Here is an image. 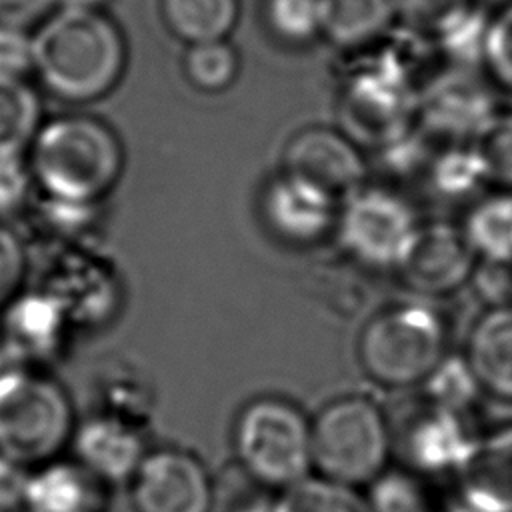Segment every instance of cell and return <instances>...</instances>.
I'll use <instances>...</instances> for the list:
<instances>
[{
    "mask_svg": "<svg viewBox=\"0 0 512 512\" xmlns=\"http://www.w3.org/2000/svg\"><path fill=\"white\" fill-rule=\"evenodd\" d=\"M30 264L24 238L0 224V312L22 292Z\"/></svg>",
    "mask_w": 512,
    "mask_h": 512,
    "instance_id": "d590c367",
    "label": "cell"
},
{
    "mask_svg": "<svg viewBox=\"0 0 512 512\" xmlns=\"http://www.w3.org/2000/svg\"><path fill=\"white\" fill-rule=\"evenodd\" d=\"M494 94L480 68L444 66L420 94L416 124L436 146L468 144L498 110Z\"/></svg>",
    "mask_w": 512,
    "mask_h": 512,
    "instance_id": "30bf717a",
    "label": "cell"
},
{
    "mask_svg": "<svg viewBox=\"0 0 512 512\" xmlns=\"http://www.w3.org/2000/svg\"><path fill=\"white\" fill-rule=\"evenodd\" d=\"M264 22L278 42L308 46L320 40V0H264Z\"/></svg>",
    "mask_w": 512,
    "mask_h": 512,
    "instance_id": "4dcf8cb0",
    "label": "cell"
},
{
    "mask_svg": "<svg viewBox=\"0 0 512 512\" xmlns=\"http://www.w3.org/2000/svg\"><path fill=\"white\" fill-rule=\"evenodd\" d=\"M36 182L28 160L0 156V218L22 216L32 204Z\"/></svg>",
    "mask_w": 512,
    "mask_h": 512,
    "instance_id": "e575fe53",
    "label": "cell"
},
{
    "mask_svg": "<svg viewBox=\"0 0 512 512\" xmlns=\"http://www.w3.org/2000/svg\"><path fill=\"white\" fill-rule=\"evenodd\" d=\"M128 500L134 512H214L216 478L190 448L150 446L130 480Z\"/></svg>",
    "mask_w": 512,
    "mask_h": 512,
    "instance_id": "9c48e42d",
    "label": "cell"
},
{
    "mask_svg": "<svg viewBox=\"0 0 512 512\" xmlns=\"http://www.w3.org/2000/svg\"><path fill=\"white\" fill-rule=\"evenodd\" d=\"M468 288L484 308L512 304V262L478 260Z\"/></svg>",
    "mask_w": 512,
    "mask_h": 512,
    "instance_id": "8d00e7d4",
    "label": "cell"
},
{
    "mask_svg": "<svg viewBox=\"0 0 512 512\" xmlns=\"http://www.w3.org/2000/svg\"><path fill=\"white\" fill-rule=\"evenodd\" d=\"M368 504L372 512H430L426 494L414 476L388 470L368 486Z\"/></svg>",
    "mask_w": 512,
    "mask_h": 512,
    "instance_id": "836d02e7",
    "label": "cell"
},
{
    "mask_svg": "<svg viewBox=\"0 0 512 512\" xmlns=\"http://www.w3.org/2000/svg\"><path fill=\"white\" fill-rule=\"evenodd\" d=\"M456 476L470 512H512V424L476 438Z\"/></svg>",
    "mask_w": 512,
    "mask_h": 512,
    "instance_id": "ac0fdd59",
    "label": "cell"
},
{
    "mask_svg": "<svg viewBox=\"0 0 512 512\" xmlns=\"http://www.w3.org/2000/svg\"><path fill=\"white\" fill-rule=\"evenodd\" d=\"M22 216L26 218V228L32 236V244L26 246L28 250L36 246V254L58 248L100 244L96 234L100 204L60 200L40 192Z\"/></svg>",
    "mask_w": 512,
    "mask_h": 512,
    "instance_id": "44dd1931",
    "label": "cell"
},
{
    "mask_svg": "<svg viewBox=\"0 0 512 512\" xmlns=\"http://www.w3.org/2000/svg\"><path fill=\"white\" fill-rule=\"evenodd\" d=\"M96 408L108 410L150 426L154 396L148 384L138 376L116 372L104 380Z\"/></svg>",
    "mask_w": 512,
    "mask_h": 512,
    "instance_id": "d6a6232c",
    "label": "cell"
},
{
    "mask_svg": "<svg viewBox=\"0 0 512 512\" xmlns=\"http://www.w3.org/2000/svg\"><path fill=\"white\" fill-rule=\"evenodd\" d=\"M398 30V0H320V40L344 56L368 52Z\"/></svg>",
    "mask_w": 512,
    "mask_h": 512,
    "instance_id": "d6986e66",
    "label": "cell"
},
{
    "mask_svg": "<svg viewBox=\"0 0 512 512\" xmlns=\"http://www.w3.org/2000/svg\"><path fill=\"white\" fill-rule=\"evenodd\" d=\"M38 288L48 292L68 314L72 326L96 328L108 322L122 300L116 264L100 244L58 248L36 254Z\"/></svg>",
    "mask_w": 512,
    "mask_h": 512,
    "instance_id": "ba28073f",
    "label": "cell"
},
{
    "mask_svg": "<svg viewBox=\"0 0 512 512\" xmlns=\"http://www.w3.org/2000/svg\"><path fill=\"white\" fill-rule=\"evenodd\" d=\"M424 178L434 196L446 202H470L488 188L472 142L436 146Z\"/></svg>",
    "mask_w": 512,
    "mask_h": 512,
    "instance_id": "cb8c5ba5",
    "label": "cell"
},
{
    "mask_svg": "<svg viewBox=\"0 0 512 512\" xmlns=\"http://www.w3.org/2000/svg\"><path fill=\"white\" fill-rule=\"evenodd\" d=\"M422 222L400 188L368 180L340 202L334 238L356 268L394 274Z\"/></svg>",
    "mask_w": 512,
    "mask_h": 512,
    "instance_id": "52a82bcc",
    "label": "cell"
},
{
    "mask_svg": "<svg viewBox=\"0 0 512 512\" xmlns=\"http://www.w3.org/2000/svg\"><path fill=\"white\" fill-rule=\"evenodd\" d=\"M462 356L482 394L512 402V304L484 308L476 316Z\"/></svg>",
    "mask_w": 512,
    "mask_h": 512,
    "instance_id": "ffe728a7",
    "label": "cell"
},
{
    "mask_svg": "<svg viewBox=\"0 0 512 512\" xmlns=\"http://www.w3.org/2000/svg\"><path fill=\"white\" fill-rule=\"evenodd\" d=\"M230 448L240 472L280 492L312 474V416L290 398L254 396L234 416Z\"/></svg>",
    "mask_w": 512,
    "mask_h": 512,
    "instance_id": "8992f818",
    "label": "cell"
},
{
    "mask_svg": "<svg viewBox=\"0 0 512 512\" xmlns=\"http://www.w3.org/2000/svg\"><path fill=\"white\" fill-rule=\"evenodd\" d=\"M34 72V34L28 28L0 24V76L24 78Z\"/></svg>",
    "mask_w": 512,
    "mask_h": 512,
    "instance_id": "74e56055",
    "label": "cell"
},
{
    "mask_svg": "<svg viewBox=\"0 0 512 512\" xmlns=\"http://www.w3.org/2000/svg\"><path fill=\"white\" fill-rule=\"evenodd\" d=\"M458 224L478 260L512 262V192L488 190L476 196Z\"/></svg>",
    "mask_w": 512,
    "mask_h": 512,
    "instance_id": "7402d4cb",
    "label": "cell"
},
{
    "mask_svg": "<svg viewBox=\"0 0 512 512\" xmlns=\"http://www.w3.org/2000/svg\"><path fill=\"white\" fill-rule=\"evenodd\" d=\"M240 10V0H160L166 28L186 46L230 40Z\"/></svg>",
    "mask_w": 512,
    "mask_h": 512,
    "instance_id": "603a6c76",
    "label": "cell"
},
{
    "mask_svg": "<svg viewBox=\"0 0 512 512\" xmlns=\"http://www.w3.org/2000/svg\"><path fill=\"white\" fill-rule=\"evenodd\" d=\"M420 388L424 390V400L458 412H466L474 398L482 394L462 354H448Z\"/></svg>",
    "mask_w": 512,
    "mask_h": 512,
    "instance_id": "1f68e13d",
    "label": "cell"
},
{
    "mask_svg": "<svg viewBox=\"0 0 512 512\" xmlns=\"http://www.w3.org/2000/svg\"><path fill=\"white\" fill-rule=\"evenodd\" d=\"M150 426L132 418L92 410L78 420L68 456L112 486H126L150 450Z\"/></svg>",
    "mask_w": 512,
    "mask_h": 512,
    "instance_id": "5bb4252c",
    "label": "cell"
},
{
    "mask_svg": "<svg viewBox=\"0 0 512 512\" xmlns=\"http://www.w3.org/2000/svg\"><path fill=\"white\" fill-rule=\"evenodd\" d=\"M476 264L458 222L424 220L394 276L412 296L436 302L468 288Z\"/></svg>",
    "mask_w": 512,
    "mask_h": 512,
    "instance_id": "7c38bea8",
    "label": "cell"
},
{
    "mask_svg": "<svg viewBox=\"0 0 512 512\" xmlns=\"http://www.w3.org/2000/svg\"><path fill=\"white\" fill-rule=\"evenodd\" d=\"M394 454L400 452L418 472L456 468L474 440L464 424V412L422 400L402 426H394Z\"/></svg>",
    "mask_w": 512,
    "mask_h": 512,
    "instance_id": "9a60e30c",
    "label": "cell"
},
{
    "mask_svg": "<svg viewBox=\"0 0 512 512\" xmlns=\"http://www.w3.org/2000/svg\"><path fill=\"white\" fill-rule=\"evenodd\" d=\"M270 512H372L366 494L318 474L274 494Z\"/></svg>",
    "mask_w": 512,
    "mask_h": 512,
    "instance_id": "4316f807",
    "label": "cell"
},
{
    "mask_svg": "<svg viewBox=\"0 0 512 512\" xmlns=\"http://www.w3.org/2000/svg\"><path fill=\"white\" fill-rule=\"evenodd\" d=\"M480 72L496 92L512 96V0L486 18Z\"/></svg>",
    "mask_w": 512,
    "mask_h": 512,
    "instance_id": "f546056e",
    "label": "cell"
},
{
    "mask_svg": "<svg viewBox=\"0 0 512 512\" xmlns=\"http://www.w3.org/2000/svg\"><path fill=\"white\" fill-rule=\"evenodd\" d=\"M110 0H54V10H104Z\"/></svg>",
    "mask_w": 512,
    "mask_h": 512,
    "instance_id": "ab89813d",
    "label": "cell"
},
{
    "mask_svg": "<svg viewBox=\"0 0 512 512\" xmlns=\"http://www.w3.org/2000/svg\"><path fill=\"white\" fill-rule=\"evenodd\" d=\"M340 202L304 176L276 168L260 188L258 210L264 228L280 244L310 248L334 236Z\"/></svg>",
    "mask_w": 512,
    "mask_h": 512,
    "instance_id": "8fae6325",
    "label": "cell"
},
{
    "mask_svg": "<svg viewBox=\"0 0 512 512\" xmlns=\"http://www.w3.org/2000/svg\"><path fill=\"white\" fill-rule=\"evenodd\" d=\"M114 490L72 456H64L28 474L20 512H114Z\"/></svg>",
    "mask_w": 512,
    "mask_h": 512,
    "instance_id": "e0dca14e",
    "label": "cell"
},
{
    "mask_svg": "<svg viewBox=\"0 0 512 512\" xmlns=\"http://www.w3.org/2000/svg\"><path fill=\"white\" fill-rule=\"evenodd\" d=\"M0 512H16V510H10V508H4V506H0Z\"/></svg>",
    "mask_w": 512,
    "mask_h": 512,
    "instance_id": "60d3db41",
    "label": "cell"
},
{
    "mask_svg": "<svg viewBox=\"0 0 512 512\" xmlns=\"http://www.w3.org/2000/svg\"><path fill=\"white\" fill-rule=\"evenodd\" d=\"M72 322L42 288L20 292L2 310L0 340L26 366L42 368L66 346Z\"/></svg>",
    "mask_w": 512,
    "mask_h": 512,
    "instance_id": "2e32d148",
    "label": "cell"
},
{
    "mask_svg": "<svg viewBox=\"0 0 512 512\" xmlns=\"http://www.w3.org/2000/svg\"><path fill=\"white\" fill-rule=\"evenodd\" d=\"M54 12V0H0V24L30 28Z\"/></svg>",
    "mask_w": 512,
    "mask_h": 512,
    "instance_id": "f35d334b",
    "label": "cell"
},
{
    "mask_svg": "<svg viewBox=\"0 0 512 512\" xmlns=\"http://www.w3.org/2000/svg\"><path fill=\"white\" fill-rule=\"evenodd\" d=\"M478 14V0H398V30L440 44Z\"/></svg>",
    "mask_w": 512,
    "mask_h": 512,
    "instance_id": "484cf974",
    "label": "cell"
},
{
    "mask_svg": "<svg viewBox=\"0 0 512 512\" xmlns=\"http://www.w3.org/2000/svg\"><path fill=\"white\" fill-rule=\"evenodd\" d=\"M446 316L432 300L410 296L378 308L360 326L356 362L384 390L420 388L450 354Z\"/></svg>",
    "mask_w": 512,
    "mask_h": 512,
    "instance_id": "7a4b0ae2",
    "label": "cell"
},
{
    "mask_svg": "<svg viewBox=\"0 0 512 512\" xmlns=\"http://www.w3.org/2000/svg\"><path fill=\"white\" fill-rule=\"evenodd\" d=\"M36 90L24 78L0 76V156H22L42 126Z\"/></svg>",
    "mask_w": 512,
    "mask_h": 512,
    "instance_id": "d4e9b609",
    "label": "cell"
},
{
    "mask_svg": "<svg viewBox=\"0 0 512 512\" xmlns=\"http://www.w3.org/2000/svg\"><path fill=\"white\" fill-rule=\"evenodd\" d=\"M124 68V34L104 10H54L34 32V72L60 100L104 98Z\"/></svg>",
    "mask_w": 512,
    "mask_h": 512,
    "instance_id": "6da1fadb",
    "label": "cell"
},
{
    "mask_svg": "<svg viewBox=\"0 0 512 512\" xmlns=\"http://www.w3.org/2000/svg\"><path fill=\"white\" fill-rule=\"evenodd\" d=\"M392 456V420L372 396L338 394L312 414V474L360 490L390 470Z\"/></svg>",
    "mask_w": 512,
    "mask_h": 512,
    "instance_id": "5b68a950",
    "label": "cell"
},
{
    "mask_svg": "<svg viewBox=\"0 0 512 512\" xmlns=\"http://www.w3.org/2000/svg\"><path fill=\"white\" fill-rule=\"evenodd\" d=\"M488 190L512 192V108H498L472 140Z\"/></svg>",
    "mask_w": 512,
    "mask_h": 512,
    "instance_id": "f1b7e54d",
    "label": "cell"
},
{
    "mask_svg": "<svg viewBox=\"0 0 512 512\" xmlns=\"http://www.w3.org/2000/svg\"><path fill=\"white\" fill-rule=\"evenodd\" d=\"M182 68L186 80L198 92L222 94L236 84L242 58L230 40L202 42L186 46Z\"/></svg>",
    "mask_w": 512,
    "mask_h": 512,
    "instance_id": "83f0119b",
    "label": "cell"
},
{
    "mask_svg": "<svg viewBox=\"0 0 512 512\" xmlns=\"http://www.w3.org/2000/svg\"><path fill=\"white\" fill-rule=\"evenodd\" d=\"M38 192L72 202L102 204L124 170L116 132L86 114H68L42 124L28 160Z\"/></svg>",
    "mask_w": 512,
    "mask_h": 512,
    "instance_id": "3957f363",
    "label": "cell"
},
{
    "mask_svg": "<svg viewBox=\"0 0 512 512\" xmlns=\"http://www.w3.org/2000/svg\"><path fill=\"white\" fill-rule=\"evenodd\" d=\"M78 416L66 388L42 368L0 374V458L32 472L68 456Z\"/></svg>",
    "mask_w": 512,
    "mask_h": 512,
    "instance_id": "277c9868",
    "label": "cell"
},
{
    "mask_svg": "<svg viewBox=\"0 0 512 512\" xmlns=\"http://www.w3.org/2000/svg\"><path fill=\"white\" fill-rule=\"evenodd\" d=\"M278 168L304 176L338 200L370 180L366 150L340 126L308 124L284 144Z\"/></svg>",
    "mask_w": 512,
    "mask_h": 512,
    "instance_id": "4fadbf2b",
    "label": "cell"
}]
</instances>
